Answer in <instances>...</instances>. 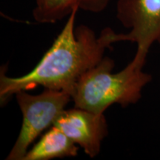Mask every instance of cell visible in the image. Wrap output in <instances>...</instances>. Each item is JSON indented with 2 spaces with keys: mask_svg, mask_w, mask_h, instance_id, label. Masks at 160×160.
Wrapping results in <instances>:
<instances>
[{
  "mask_svg": "<svg viewBox=\"0 0 160 160\" xmlns=\"http://www.w3.org/2000/svg\"><path fill=\"white\" fill-rule=\"evenodd\" d=\"M75 10L68 17L51 48L29 73L19 77H8L1 70L0 101L5 105L16 93L41 86L44 88L73 93L80 77L102 60L112 44L122 42V33L111 28L101 31L99 37L88 26L75 27Z\"/></svg>",
  "mask_w": 160,
  "mask_h": 160,
  "instance_id": "6da1fadb",
  "label": "cell"
},
{
  "mask_svg": "<svg viewBox=\"0 0 160 160\" xmlns=\"http://www.w3.org/2000/svg\"><path fill=\"white\" fill-rule=\"evenodd\" d=\"M145 62L134 57L125 68L114 73V61L105 57L76 84L71 94L74 107L104 113L116 104L126 107L137 103L143 88L152 80L151 75L142 71Z\"/></svg>",
  "mask_w": 160,
  "mask_h": 160,
  "instance_id": "7a4b0ae2",
  "label": "cell"
},
{
  "mask_svg": "<svg viewBox=\"0 0 160 160\" xmlns=\"http://www.w3.org/2000/svg\"><path fill=\"white\" fill-rule=\"evenodd\" d=\"M21 91L15 94L22 113L19 136L6 159L23 160L31 144L55 122L72 99L66 92L45 88L37 95Z\"/></svg>",
  "mask_w": 160,
  "mask_h": 160,
  "instance_id": "3957f363",
  "label": "cell"
},
{
  "mask_svg": "<svg viewBox=\"0 0 160 160\" xmlns=\"http://www.w3.org/2000/svg\"><path fill=\"white\" fill-rule=\"evenodd\" d=\"M117 18L130 29L124 42L137 43L135 57L146 60L151 45L160 44V0H118Z\"/></svg>",
  "mask_w": 160,
  "mask_h": 160,
  "instance_id": "277c9868",
  "label": "cell"
},
{
  "mask_svg": "<svg viewBox=\"0 0 160 160\" xmlns=\"http://www.w3.org/2000/svg\"><path fill=\"white\" fill-rule=\"evenodd\" d=\"M54 125L79 145L91 158L99 154L102 142L108 134L104 113H96L79 108L65 109Z\"/></svg>",
  "mask_w": 160,
  "mask_h": 160,
  "instance_id": "5b68a950",
  "label": "cell"
},
{
  "mask_svg": "<svg viewBox=\"0 0 160 160\" xmlns=\"http://www.w3.org/2000/svg\"><path fill=\"white\" fill-rule=\"evenodd\" d=\"M111 0H36L33 17L36 22L53 24L69 17L75 10L91 13L105 11Z\"/></svg>",
  "mask_w": 160,
  "mask_h": 160,
  "instance_id": "8992f818",
  "label": "cell"
},
{
  "mask_svg": "<svg viewBox=\"0 0 160 160\" xmlns=\"http://www.w3.org/2000/svg\"><path fill=\"white\" fill-rule=\"evenodd\" d=\"M79 148L64 132L53 125L28 150L23 160H50L74 157Z\"/></svg>",
  "mask_w": 160,
  "mask_h": 160,
  "instance_id": "52a82bcc",
  "label": "cell"
}]
</instances>
